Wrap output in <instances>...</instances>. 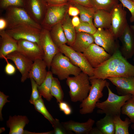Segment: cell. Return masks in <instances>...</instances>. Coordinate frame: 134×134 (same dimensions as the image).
<instances>
[{"label":"cell","instance_id":"1","mask_svg":"<svg viewBox=\"0 0 134 134\" xmlns=\"http://www.w3.org/2000/svg\"><path fill=\"white\" fill-rule=\"evenodd\" d=\"M90 80L91 84L88 95L80 105L79 112L84 115L92 113L97 103L103 96L102 91L105 87L109 86L106 79L93 78Z\"/></svg>","mask_w":134,"mask_h":134},{"label":"cell","instance_id":"2","mask_svg":"<svg viewBox=\"0 0 134 134\" xmlns=\"http://www.w3.org/2000/svg\"><path fill=\"white\" fill-rule=\"evenodd\" d=\"M69 90V95L73 102H82L88 96L91 85L89 76L81 71L78 75L69 77L66 81Z\"/></svg>","mask_w":134,"mask_h":134},{"label":"cell","instance_id":"3","mask_svg":"<svg viewBox=\"0 0 134 134\" xmlns=\"http://www.w3.org/2000/svg\"><path fill=\"white\" fill-rule=\"evenodd\" d=\"M109 86L106 87L108 91L107 99L103 102H98L96 104V107L99 109L97 112L100 114H104L113 117L120 116L122 107L132 97V95H118L112 92Z\"/></svg>","mask_w":134,"mask_h":134},{"label":"cell","instance_id":"4","mask_svg":"<svg viewBox=\"0 0 134 134\" xmlns=\"http://www.w3.org/2000/svg\"><path fill=\"white\" fill-rule=\"evenodd\" d=\"M51 71L59 79H67L70 75L75 76L81 71L78 67L74 65L69 58L60 52L54 57L51 64Z\"/></svg>","mask_w":134,"mask_h":134},{"label":"cell","instance_id":"5","mask_svg":"<svg viewBox=\"0 0 134 134\" xmlns=\"http://www.w3.org/2000/svg\"><path fill=\"white\" fill-rule=\"evenodd\" d=\"M5 10V18L7 23L6 29L20 24L28 25L40 30L42 29L41 26L31 18L24 8L12 6Z\"/></svg>","mask_w":134,"mask_h":134},{"label":"cell","instance_id":"6","mask_svg":"<svg viewBox=\"0 0 134 134\" xmlns=\"http://www.w3.org/2000/svg\"><path fill=\"white\" fill-rule=\"evenodd\" d=\"M124 58L118 47L108 59L94 68L93 75L89 77V79L93 78L106 79L111 77Z\"/></svg>","mask_w":134,"mask_h":134},{"label":"cell","instance_id":"7","mask_svg":"<svg viewBox=\"0 0 134 134\" xmlns=\"http://www.w3.org/2000/svg\"><path fill=\"white\" fill-rule=\"evenodd\" d=\"M41 30L31 25L20 24L6 29L5 31L16 40L25 39L36 42L41 46L39 37Z\"/></svg>","mask_w":134,"mask_h":134},{"label":"cell","instance_id":"8","mask_svg":"<svg viewBox=\"0 0 134 134\" xmlns=\"http://www.w3.org/2000/svg\"><path fill=\"white\" fill-rule=\"evenodd\" d=\"M59 48L60 52L67 57L74 65L80 68L82 71L88 74L89 77L93 76L94 68L83 53L75 51L66 44L61 45Z\"/></svg>","mask_w":134,"mask_h":134},{"label":"cell","instance_id":"9","mask_svg":"<svg viewBox=\"0 0 134 134\" xmlns=\"http://www.w3.org/2000/svg\"><path fill=\"white\" fill-rule=\"evenodd\" d=\"M121 3L115 5L110 12L111 15V24L110 29L116 39L124 32L127 25V12Z\"/></svg>","mask_w":134,"mask_h":134},{"label":"cell","instance_id":"10","mask_svg":"<svg viewBox=\"0 0 134 134\" xmlns=\"http://www.w3.org/2000/svg\"><path fill=\"white\" fill-rule=\"evenodd\" d=\"M39 41L43 51V60L49 70L50 69L52 61L54 56L60 52L52 40L49 31L42 28L40 35Z\"/></svg>","mask_w":134,"mask_h":134},{"label":"cell","instance_id":"11","mask_svg":"<svg viewBox=\"0 0 134 134\" xmlns=\"http://www.w3.org/2000/svg\"><path fill=\"white\" fill-rule=\"evenodd\" d=\"M95 44L102 47L108 53L112 55L119 47L118 44L110 29L99 28L93 34Z\"/></svg>","mask_w":134,"mask_h":134},{"label":"cell","instance_id":"12","mask_svg":"<svg viewBox=\"0 0 134 134\" xmlns=\"http://www.w3.org/2000/svg\"><path fill=\"white\" fill-rule=\"evenodd\" d=\"M67 7L65 3L49 5L41 25L42 28L50 31L53 26L61 22L65 16Z\"/></svg>","mask_w":134,"mask_h":134},{"label":"cell","instance_id":"13","mask_svg":"<svg viewBox=\"0 0 134 134\" xmlns=\"http://www.w3.org/2000/svg\"><path fill=\"white\" fill-rule=\"evenodd\" d=\"M83 53L94 68L101 65L111 56L102 47L94 43L90 45Z\"/></svg>","mask_w":134,"mask_h":134},{"label":"cell","instance_id":"14","mask_svg":"<svg viewBox=\"0 0 134 134\" xmlns=\"http://www.w3.org/2000/svg\"><path fill=\"white\" fill-rule=\"evenodd\" d=\"M17 51L33 62L38 59H43V49L35 42L25 39L19 40Z\"/></svg>","mask_w":134,"mask_h":134},{"label":"cell","instance_id":"15","mask_svg":"<svg viewBox=\"0 0 134 134\" xmlns=\"http://www.w3.org/2000/svg\"><path fill=\"white\" fill-rule=\"evenodd\" d=\"M48 6L45 0H27L24 8L31 18L41 25Z\"/></svg>","mask_w":134,"mask_h":134},{"label":"cell","instance_id":"16","mask_svg":"<svg viewBox=\"0 0 134 134\" xmlns=\"http://www.w3.org/2000/svg\"><path fill=\"white\" fill-rule=\"evenodd\" d=\"M6 58L12 61L21 75V81L24 82L29 78L34 62L16 51L7 55Z\"/></svg>","mask_w":134,"mask_h":134},{"label":"cell","instance_id":"17","mask_svg":"<svg viewBox=\"0 0 134 134\" xmlns=\"http://www.w3.org/2000/svg\"><path fill=\"white\" fill-rule=\"evenodd\" d=\"M128 24L118 38L122 43L120 50L123 56L128 60L134 55V34Z\"/></svg>","mask_w":134,"mask_h":134},{"label":"cell","instance_id":"18","mask_svg":"<svg viewBox=\"0 0 134 134\" xmlns=\"http://www.w3.org/2000/svg\"><path fill=\"white\" fill-rule=\"evenodd\" d=\"M107 79L116 86L119 95H134V77H110Z\"/></svg>","mask_w":134,"mask_h":134},{"label":"cell","instance_id":"19","mask_svg":"<svg viewBox=\"0 0 134 134\" xmlns=\"http://www.w3.org/2000/svg\"><path fill=\"white\" fill-rule=\"evenodd\" d=\"M0 58L4 59L8 54L17 50L18 40L5 30L0 31Z\"/></svg>","mask_w":134,"mask_h":134},{"label":"cell","instance_id":"20","mask_svg":"<svg viewBox=\"0 0 134 134\" xmlns=\"http://www.w3.org/2000/svg\"><path fill=\"white\" fill-rule=\"evenodd\" d=\"M46 64L43 59H38L34 61L29 73V78H33L38 86L43 82L47 75Z\"/></svg>","mask_w":134,"mask_h":134},{"label":"cell","instance_id":"21","mask_svg":"<svg viewBox=\"0 0 134 134\" xmlns=\"http://www.w3.org/2000/svg\"><path fill=\"white\" fill-rule=\"evenodd\" d=\"M95 122L94 120L89 118L83 123L71 120L61 123L67 130L73 132L76 134H89Z\"/></svg>","mask_w":134,"mask_h":134},{"label":"cell","instance_id":"22","mask_svg":"<svg viewBox=\"0 0 134 134\" xmlns=\"http://www.w3.org/2000/svg\"><path fill=\"white\" fill-rule=\"evenodd\" d=\"M29 120L26 116H10L6 122V126L10 129L9 134H24V128L28 124Z\"/></svg>","mask_w":134,"mask_h":134},{"label":"cell","instance_id":"23","mask_svg":"<svg viewBox=\"0 0 134 134\" xmlns=\"http://www.w3.org/2000/svg\"><path fill=\"white\" fill-rule=\"evenodd\" d=\"M94 42L93 34L83 32L76 33L75 40L71 47L75 51L83 53Z\"/></svg>","mask_w":134,"mask_h":134},{"label":"cell","instance_id":"24","mask_svg":"<svg viewBox=\"0 0 134 134\" xmlns=\"http://www.w3.org/2000/svg\"><path fill=\"white\" fill-rule=\"evenodd\" d=\"M111 19L110 12L103 9L96 10L93 16V24L97 29H110Z\"/></svg>","mask_w":134,"mask_h":134},{"label":"cell","instance_id":"25","mask_svg":"<svg viewBox=\"0 0 134 134\" xmlns=\"http://www.w3.org/2000/svg\"><path fill=\"white\" fill-rule=\"evenodd\" d=\"M49 31L52 40L58 48L67 43L61 22L53 26Z\"/></svg>","mask_w":134,"mask_h":134},{"label":"cell","instance_id":"26","mask_svg":"<svg viewBox=\"0 0 134 134\" xmlns=\"http://www.w3.org/2000/svg\"><path fill=\"white\" fill-rule=\"evenodd\" d=\"M97 127L103 134H114L115 127L113 117L105 115L96 123Z\"/></svg>","mask_w":134,"mask_h":134},{"label":"cell","instance_id":"27","mask_svg":"<svg viewBox=\"0 0 134 134\" xmlns=\"http://www.w3.org/2000/svg\"><path fill=\"white\" fill-rule=\"evenodd\" d=\"M53 74L51 71H48L45 79L42 83L38 86V89L40 95L47 101H50L53 98L50 93Z\"/></svg>","mask_w":134,"mask_h":134},{"label":"cell","instance_id":"28","mask_svg":"<svg viewBox=\"0 0 134 134\" xmlns=\"http://www.w3.org/2000/svg\"><path fill=\"white\" fill-rule=\"evenodd\" d=\"M62 23V27L68 44L71 46L76 36V32L75 27L72 25L71 19L68 15H66L65 19Z\"/></svg>","mask_w":134,"mask_h":134},{"label":"cell","instance_id":"29","mask_svg":"<svg viewBox=\"0 0 134 134\" xmlns=\"http://www.w3.org/2000/svg\"><path fill=\"white\" fill-rule=\"evenodd\" d=\"M74 5L79 10L80 22L93 24V18L95 9L93 7H88L76 3Z\"/></svg>","mask_w":134,"mask_h":134},{"label":"cell","instance_id":"30","mask_svg":"<svg viewBox=\"0 0 134 134\" xmlns=\"http://www.w3.org/2000/svg\"><path fill=\"white\" fill-rule=\"evenodd\" d=\"M113 120L115 127V134H129V128L131 123L129 119L125 118L124 121L122 120L120 116H116Z\"/></svg>","mask_w":134,"mask_h":134},{"label":"cell","instance_id":"31","mask_svg":"<svg viewBox=\"0 0 134 134\" xmlns=\"http://www.w3.org/2000/svg\"><path fill=\"white\" fill-rule=\"evenodd\" d=\"M41 96L38 99L31 103L34 105L35 110L42 114L52 125L55 121V119L53 118L46 108Z\"/></svg>","mask_w":134,"mask_h":134},{"label":"cell","instance_id":"32","mask_svg":"<svg viewBox=\"0 0 134 134\" xmlns=\"http://www.w3.org/2000/svg\"><path fill=\"white\" fill-rule=\"evenodd\" d=\"M96 10L103 9L110 12L114 6L118 3V0H90Z\"/></svg>","mask_w":134,"mask_h":134},{"label":"cell","instance_id":"33","mask_svg":"<svg viewBox=\"0 0 134 134\" xmlns=\"http://www.w3.org/2000/svg\"><path fill=\"white\" fill-rule=\"evenodd\" d=\"M51 95L56 99L58 103L63 101L64 94L58 79L53 77L51 88Z\"/></svg>","mask_w":134,"mask_h":134},{"label":"cell","instance_id":"34","mask_svg":"<svg viewBox=\"0 0 134 134\" xmlns=\"http://www.w3.org/2000/svg\"><path fill=\"white\" fill-rule=\"evenodd\" d=\"M121 113L127 115L131 122L134 123V100L132 97L122 107Z\"/></svg>","mask_w":134,"mask_h":134},{"label":"cell","instance_id":"35","mask_svg":"<svg viewBox=\"0 0 134 134\" xmlns=\"http://www.w3.org/2000/svg\"><path fill=\"white\" fill-rule=\"evenodd\" d=\"M27 0H0L1 9L5 10L12 6L24 8Z\"/></svg>","mask_w":134,"mask_h":134},{"label":"cell","instance_id":"36","mask_svg":"<svg viewBox=\"0 0 134 134\" xmlns=\"http://www.w3.org/2000/svg\"><path fill=\"white\" fill-rule=\"evenodd\" d=\"M75 28L76 33L83 32L93 35L97 30L94 24L85 22H81L79 26Z\"/></svg>","mask_w":134,"mask_h":134},{"label":"cell","instance_id":"37","mask_svg":"<svg viewBox=\"0 0 134 134\" xmlns=\"http://www.w3.org/2000/svg\"><path fill=\"white\" fill-rule=\"evenodd\" d=\"M52 125L54 128V134H73L72 131L67 130L58 119H55V121Z\"/></svg>","mask_w":134,"mask_h":134},{"label":"cell","instance_id":"38","mask_svg":"<svg viewBox=\"0 0 134 134\" xmlns=\"http://www.w3.org/2000/svg\"><path fill=\"white\" fill-rule=\"evenodd\" d=\"M30 79L31 84L32 92L29 101L31 103L38 99L41 95L39 94L38 90V85L33 78H30Z\"/></svg>","mask_w":134,"mask_h":134},{"label":"cell","instance_id":"39","mask_svg":"<svg viewBox=\"0 0 134 134\" xmlns=\"http://www.w3.org/2000/svg\"><path fill=\"white\" fill-rule=\"evenodd\" d=\"M118 0L121 2L123 7L129 10L131 15L130 18V22H134V1L131 0Z\"/></svg>","mask_w":134,"mask_h":134},{"label":"cell","instance_id":"40","mask_svg":"<svg viewBox=\"0 0 134 134\" xmlns=\"http://www.w3.org/2000/svg\"><path fill=\"white\" fill-rule=\"evenodd\" d=\"M58 105L60 110L63 112L65 115H69L72 113V109L67 102L63 101L59 103Z\"/></svg>","mask_w":134,"mask_h":134},{"label":"cell","instance_id":"41","mask_svg":"<svg viewBox=\"0 0 134 134\" xmlns=\"http://www.w3.org/2000/svg\"><path fill=\"white\" fill-rule=\"evenodd\" d=\"M9 97V96L5 95L3 92L0 91V120L1 121L3 120L2 116V110L5 103L10 101L7 99Z\"/></svg>","mask_w":134,"mask_h":134},{"label":"cell","instance_id":"42","mask_svg":"<svg viewBox=\"0 0 134 134\" xmlns=\"http://www.w3.org/2000/svg\"><path fill=\"white\" fill-rule=\"evenodd\" d=\"M4 59L6 61L7 64L5 67V72L6 74L9 75L14 74L15 73L16 69L14 66L9 62L8 59L6 57Z\"/></svg>","mask_w":134,"mask_h":134},{"label":"cell","instance_id":"43","mask_svg":"<svg viewBox=\"0 0 134 134\" xmlns=\"http://www.w3.org/2000/svg\"><path fill=\"white\" fill-rule=\"evenodd\" d=\"M70 0L74 3L78 4L84 6L89 7H93L90 0Z\"/></svg>","mask_w":134,"mask_h":134},{"label":"cell","instance_id":"44","mask_svg":"<svg viewBox=\"0 0 134 134\" xmlns=\"http://www.w3.org/2000/svg\"><path fill=\"white\" fill-rule=\"evenodd\" d=\"M68 11L69 15L72 16H77L79 14V10L75 6H70L68 8Z\"/></svg>","mask_w":134,"mask_h":134},{"label":"cell","instance_id":"45","mask_svg":"<svg viewBox=\"0 0 134 134\" xmlns=\"http://www.w3.org/2000/svg\"><path fill=\"white\" fill-rule=\"evenodd\" d=\"M67 0H45L49 5H53L65 3Z\"/></svg>","mask_w":134,"mask_h":134},{"label":"cell","instance_id":"46","mask_svg":"<svg viewBox=\"0 0 134 134\" xmlns=\"http://www.w3.org/2000/svg\"><path fill=\"white\" fill-rule=\"evenodd\" d=\"M7 26V21L5 18H0V31L5 30Z\"/></svg>","mask_w":134,"mask_h":134},{"label":"cell","instance_id":"47","mask_svg":"<svg viewBox=\"0 0 134 134\" xmlns=\"http://www.w3.org/2000/svg\"><path fill=\"white\" fill-rule=\"evenodd\" d=\"M71 22L75 28L77 27L80 23V19L77 16H74L71 19Z\"/></svg>","mask_w":134,"mask_h":134},{"label":"cell","instance_id":"48","mask_svg":"<svg viewBox=\"0 0 134 134\" xmlns=\"http://www.w3.org/2000/svg\"><path fill=\"white\" fill-rule=\"evenodd\" d=\"M89 134H103L97 128H93L91 130Z\"/></svg>","mask_w":134,"mask_h":134},{"label":"cell","instance_id":"49","mask_svg":"<svg viewBox=\"0 0 134 134\" xmlns=\"http://www.w3.org/2000/svg\"><path fill=\"white\" fill-rule=\"evenodd\" d=\"M130 27L132 30L134 32V25H130Z\"/></svg>","mask_w":134,"mask_h":134},{"label":"cell","instance_id":"50","mask_svg":"<svg viewBox=\"0 0 134 134\" xmlns=\"http://www.w3.org/2000/svg\"><path fill=\"white\" fill-rule=\"evenodd\" d=\"M131 127L134 130V123L132 125Z\"/></svg>","mask_w":134,"mask_h":134},{"label":"cell","instance_id":"51","mask_svg":"<svg viewBox=\"0 0 134 134\" xmlns=\"http://www.w3.org/2000/svg\"><path fill=\"white\" fill-rule=\"evenodd\" d=\"M132 98L134 100V95H132Z\"/></svg>","mask_w":134,"mask_h":134},{"label":"cell","instance_id":"52","mask_svg":"<svg viewBox=\"0 0 134 134\" xmlns=\"http://www.w3.org/2000/svg\"><path fill=\"white\" fill-rule=\"evenodd\" d=\"M133 60L134 62V57L133 58Z\"/></svg>","mask_w":134,"mask_h":134},{"label":"cell","instance_id":"53","mask_svg":"<svg viewBox=\"0 0 134 134\" xmlns=\"http://www.w3.org/2000/svg\"><path fill=\"white\" fill-rule=\"evenodd\" d=\"M133 0V1H134V0Z\"/></svg>","mask_w":134,"mask_h":134}]
</instances>
